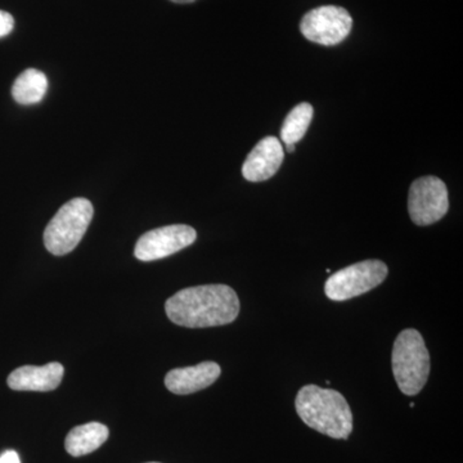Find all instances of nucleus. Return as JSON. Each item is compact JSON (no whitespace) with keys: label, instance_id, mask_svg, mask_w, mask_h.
<instances>
[{"label":"nucleus","instance_id":"f257e3e1","mask_svg":"<svg viewBox=\"0 0 463 463\" xmlns=\"http://www.w3.org/2000/svg\"><path fill=\"white\" fill-rule=\"evenodd\" d=\"M165 310L170 321L182 327H216L239 317L240 298L230 286H196L167 298Z\"/></svg>","mask_w":463,"mask_h":463},{"label":"nucleus","instance_id":"f03ea898","mask_svg":"<svg viewBox=\"0 0 463 463\" xmlns=\"http://www.w3.org/2000/svg\"><path fill=\"white\" fill-rule=\"evenodd\" d=\"M295 407L298 417L313 430L334 439H347L352 434V410L336 390L304 386L298 390Z\"/></svg>","mask_w":463,"mask_h":463},{"label":"nucleus","instance_id":"7ed1b4c3","mask_svg":"<svg viewBox=\"0 0 463 463\" xmlns=\"http://www.w3.org/2000/svg\"><path fill=\"white\" fill-rule=\"evenodd\" d=\"M392 362L401 392L410 397L419 394L430 374V355L419 331L407 328L398 335Z\"/></svg>","mask_w":463,"mask_h":463},{"label":"nucleus","instance_id":"20e7f679","mask_svg":"<svg viewBox=\"0 0 463 463\" xmlns=\"http://www.w3.org/2000/svg\"><path fill=\"white\" fill-rule=\"evenodd\" d=\"M90 200L74 199L65 203L44 231V245L56 257L69 254L79 245L93 218Z\"/></svg>","mask_w":463,"mask_h":463},{"label":"nucleus","instance_id":"39448f33","mask_svg":"<svg viewBox=\"0 0 463 463\" xmlns=\"http://www.w3.org/2000/svg\"><path fill=\"white\" fill-rule=\"evenodd\" d=\"M388 273V265L383 261H361L332 274L326 281L325 292L330 300H349L377 288L385 281Z\"/></svg>","mask_w":463,"mask_h":463},{"label":"nucleus","instance_id":"423d86ee","mask_svg":"<svg viewBox=\"0 0 463 463\" xmlns=\"http://www.w3.org/2000/svg\"><path fill=\"white\" fill-rule=\"evenodd\" d=\"M449 209L447 185L438 176H422L411 185L408 212L414 224L431 225L444 218Z\"/></svg>","mask_w":463,"mask_h":463},{"label":"nucleus","instance_id":"0eeeda50","mask_svg":"<svg viewBox=\"0 0 463 463\" xmlns=\"http://www.w3.org/2000/svg\"><path fill=\"white\" fill-rule=\"evenodd\" d=\"M353 18L345 8L325 5L307 12L300 24V32L317 44H339L352 32Z\"/></svg>","mask_w":463,"mask_h":463},{"label":"nucleus","instance_id":"6e6552de","mask_svg":"<svg viewBox=\"0 0 463 463\" xmlns=\"http://www.w3.org/2000/svg\"><path fill=\"white\" fill-rule=\"evenodd\" d=\"M196 239V231L190 225H166L143 234L137 242L134 255L141 261L158 260L188 248Z\"/></svg>","mask_w":463,"mask_h":463},{"label":"nucleus","instance_id":"1a4fd4ad","mask_svg":"<svg viewBox=\"0 0 463 463\" xmlns=\"http://www.w3.org/2000/svg\"><path fill=\"white\" fill-rule=\"evenodd\" d=\"M285 158L281 142L276 137H265L250 152L242 166V175L249 182H264L279 172Z\"/></svg>","mask_w":463,"mask_h":463},{"label":"nucleus","instance_id":"9d476101","mask_svg":"<svg viewBox=\"0 0 463 463\" xmlns=\"http://www.w3.org/2000/svg\"><path fill=\"white\" fill-rule=\"evenodd\" d=\"M65 368L57 362L42 367L24 365L8 376V386L16 392H52L60 386Z\"/></svg>","mask_w":463,"mask_h":463},{"label":"nucleus","instance_id":"9b49d317","mask_svg":"<svg viewBox=\"0 0 463 463\" xmlns=\"http://www.w3.org/2000/svg\"><path fill=\"white\" fill-rule=\"evenodd\" d=\"M221 373V365L215 362H203L192 367L170 371L165 377V386L173 394H194L213 385Z\"/></svg>","mask_w":463,"mask_h":463},{"label":"nucleus","instance_id":"f8f14e48","mask_svg":"<svg viewBox=\"0 0 463 463\" xmlns=\"http://www.w3.org/2000/svg\"><path fill=\"white\" fill-rule=\"evenodd\" d=\"M108 426L99 422H90L76 426L69 432L65 440L67 453L72 457L90 455L99 449L109 439Z\"/></svg>","mask_w":463,"mask_h":463},{"label":"nucleus","instance_id":"ddd939ff","mask_svg":"<svg viewBox=\"0 0 463 463\" xmlns=\"http://www.w3.org/2000/svg\"><path fill=\"white\" fill-rule=\"evenodd\" d=\"M47 90L48 79L44 72L27 69L14 81L12 96L20 105H35L44 99Z\"/></svg>","mask_w":463,"mask_h":463},{"label":"nucleus","instance_id":"4468645a","mask_svg":"<svg viewBox=\"0 0 463 463\" xmlns=\"http://www.w3.org/2000/svg\"><path fill=\"white\" fill-rule=\"evenodd\" d=\"M313 114V106L307 102L291 109L281 129V138L285 145H295L304 138L312 123Z\"/></svg>","mask_w":463,"mask_h":463},{"label":"nucleus","instance_id":"2eb2a0df","mask_svg":"<svg viewBox=\"0 0 463 463\" xmlns=\"http://www.w3.org/2000/svg\"><path fill=\"white\" fill-rule=\"evenodd\" d=\"M14 20L8 12L0 11V38L9 35L14 30Z\"/></svg>","mask_w":463,"mask_h":463},{"label":"nucleus","instance_id":"dca6fc26","mask_svg":"<svg viewBox=\"0 0 463 463\" xmlns=\"http://www.w3.org/2000/svg\"><path fill=\"white\" fill-rule=\"evenodd\" d=\"M0 463H21L16 450H5L0 455Z\"/></svg>","mask_w":463,"mask_h":463},{"label":"nucleus","instance_id":"f3484780","mask_svg":"<svg viewBox=\"0 0 463 463\" xmlns=\"http://www.w3.org/2000/svg\"><path fill=\"white\" fill-rule=\"evenodd\" d=\"M174 3H178V5H188V3L196 2V0H172Z\"/></svg>","mask_w":463,"mask_h":463},{"label":"nucleus","instance_id":"a211bd4d","mask_svg":"<svg viewBox=\"0 0 463 463\" xmlns=\"http://www.w3.org/2000/svg\"><path fill=\"white\" fill-rule=\"evenodd\" d=\"M286 151L289 152V154H292V152L295 151V145H286Z\"/></svg>","mask_w":463,"mask_h":463},{"label":"nucleus","instance_id":"6ab92c4d","mask_svg":"<svg viewBox=\"0 0 463 463\" xmlns=\"http://www.w3.org/2000/svg\"><path fill=\"white\" fill-rule=\"evenodd\" d=\"M149 463H157V462H149Z\"/></svg>","mask_w":463,"mask_h":463}]
</instances>
